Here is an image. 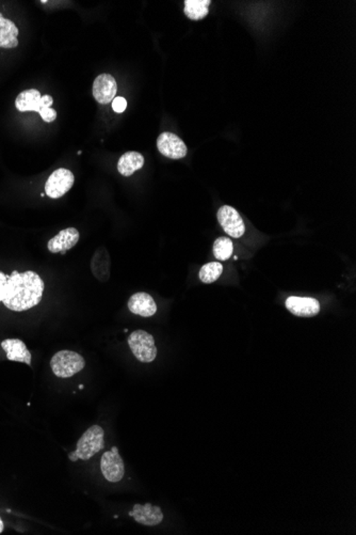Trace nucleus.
Returning <instances> with one entry per match:
<instances>
[{"mask_svg":"<svg viewBox=\"0 0 356 535\" xmlns=\"http://www.w3.org/2000/svg\"><path fill=\"white\" fill-rule=\"evenodd\" d=\"M129 516H132L138 524L148 527L157 526L163 520V513L160 508L151 503L134 505Z\"/></svg>","mask_w":356,"mask_h":535,"instance_id":"9b49d317","label":"nucleus"},{"mask_svg":"<svg viewBox=\"0 0 356 535\" xmlns=\"http://www.w3.org/2000/svg\"><path fill=\"white\" fill-rule=\"evenodd\" d=\"M101 469L103 478L108 482H120L124 478L125 465L117 447H113L111 451H107L103 454L101 460Z\"/></svg>","mask_w":356,"mask_h":535,"instance_id":"0eeeda50","label":"nucleus"},{"mask_svg":"<svg viewBox=\"0 0 356 535\" xmlns=\"http://www.w3.org/2000/svg\"><path fill=\"white\" fill-rule=\"evenodd\" d=\"M223 273V266L220 262H209L203 265L198 277L203 283H212L220 278Z\"/></svg>","mask_w":356,"mask_h":535,"instance_id":"aec40b11","label":"nucleus"},{"mask_svg":"<svg viewBox=\"0 0 356 535\" xmlns=\"http://www.w3.org/2000/svg\"><path fill=\"white\" fill-rule=\"evenodd\" d=\"M127 341L130 350L139 362L150 364L156 359V344L154 337L151 333L139 329L130 333Z\"/></svg>","mask_w":356,"mask_h":535,"instance_id":"20e7f679","label":"nucleus"},{"mask_svg":"<svg viewBox=\"0 0 356 535\" xmlns=\"http://www.w3.org/2000/svg\"><path fill=\"white\" fill-rule=\"evenodd\" d=\"M111 260L105 247H101L95 252L91 260V271L98 281L107 282L110 278Z\"/></svg>","mask_w":356,"mask_h":535,"instance_id":"dca6fc26","label":"nucleus"},{"mask_svg":"<svg viewBox=\"0 0 356 535\" xmlns=\"http://www.w3.org/2000/svg\"><path fill=\"white\" fill-rule=\"evenodd\" d=\"M80 232L75 228H68V229L60 231L55 238H51L49 242V252L51 254H65L68 250L73 248L80 242Z\"/></svg>","mask_w":356,"mask_h":535,"instance_id":"ddd939ff","label":"nucleus"},{"mask_svg":"<svg viewBox=\"0 0 356 535\" xmlns=\"http://www.w3.org/2000/svg\"><path fill=\"white\" fill-rule=\"evenodd\" d=\"M234 252L233 242L229 238H217L213 242V254L217 260L227 261L231 258Z\"/></svg>","mask_w":356,"mask_h":535,"instance_id":"412c9836","label":"nucleus"},{"mask_svg":"<svg viewBox=\"0 0 356 535\" xmlns=\"http://www.w3.org/2000/svg\"><path fill=\"white\" fill-rule=\"evenodd\" d=\"M39 115L41 116L43 121L46 122V123H51V122H53L57 119V111H56L55 109H51H51H43V111H41L40 113H39Z\"/></svg>","mask_w":356,"mask_h":535,"instance_id":"5701e85b","label":"nucleus"},{"mask_svg":"<svg viewBox=\"0 0 356 535\" xmlns=\"http://www.w3.org/2000/svg\"><path fill=\"white\" fill-rule=\"evenodd\" d=\"M53 104V99L51 95H41L40 91L37 89H28L23 91L18 95L15 99V106L20 113L26 111H34L40 113L45 109H51Z\"/></svg>","mask_w":356,"mask_h":535,"instance_id":"39448f33","label":"nucleus"},{"mask_svg":"<svg viewBox=\"0 0 356 535\" xmlns=\"http://www.w3.org/2000/svg\"><path fill=\"white\" fill-rule=\"evenodd\" d=\"M75 182L73 172L65 168H59L49 176L45 184V194L51 199H59L70 192Z\"/></svg>","mask_w":356,"mask_h":535,"instance_id":"423d86ee","label":"nucleus"},{"mask_svg":"<svg viewBox=\"0 0 356 535\" xmlns=\"http://www.w3.org/2000/svg\"><path fill=\"white\" fill-rule=\"evenodd\" d=\"M111 106H113V109L115 113H122L127 109V101L124 97H117L113 99Z\"/></svg>","mask_w":356,"mask_h":535,"instance_id":"4be33fe9","label":"nucleus"},{"mask_svg":"<svg viewBox=\"0 0 356 535\" xmlns=\"http://www.w3.org/2000/svg\"><path fill=\"white\" fill-rule=\"evenodd\" d=\"M18 26L12 20L4 18L0 13V47L1 49H15L18 45Z\"/></svg>","mask_w":356,"mask_h":535,"instance_id":"f3484780","label":"nucleus"},{"mask_svg":"<svg viewBox=\"0 0 356 535\" xmlns=\"http://www.w3.org/2000/svg\"><path fill=\"white\" fill-rule=\"evenodd\" d=\"M144 166V155L132 151V152L125 153V154L120 157L119 163H117V170H119L120 174H122V176H130L134 172L140 170Z\"/></svg>","mask_w":356,"mask_h":535,"instance_id":"a211bd4d","label":"nucleus"},{"mask_svg":"<svg viewBox=\"0 0 356 535\" xmlns=\"http://www.w3.org/2000/svg\"><path fill=\"white\" fill-rule=\"evenodd\" d=\"M43 293L44 282L35 271H13L11 275H6L0 271V302L9 310L23 312L38 306Z\"/></svg>","mask_w":356,"mask_h":535,"instance_id":"f257e3e1","label":"nucleus"},{"mask_svg":"<svg viewBox=\"0 0 356 535\" xmlns=\"http://www.w3.org/2000/svg\"><path fill=\"white\" fill-rule=\"evenodd\" d=\"M210 0H186L185 14L192 20H200L208 16Z\"/></svg>","mask_w":356,"mask_h":535,"instance_id":"6ab92c4d","label":"nucleus"},{"mask_svg":"<svg viewBox=\"0 0 356 535\" xmlns=\"http://www.w3.org/2000/svg\"><path fill=\"white\" fill-rule=\"evenodd\" d=\"M128 309L134 314L142 317H151L157 312V305L150 294L136 293L128 300Z\"/></svg>","mask_w":356,"mask_h":535,"instance_id":"4468645a","label":"nucleus"},{"mask_svg":"<svg viewBox=\"0 0 356 535\" xmlns=\"http://www.w3.org/2000/svg\"><path fill=\"white\" fill-rule=\"evenodd\" d=\"M1 348L7 354V359L10 362H23L31 364V352L27 348L26 344L20 339H6L1 342Z\"/></svg>","mask_w":356,"mask_h":535,"instance_id":"2eb2a0df","label":"nucleus"},{"mask_svg":"<svg viewBox=\"0 0 356 535\" xmlns=\"http://www.w3.org/2000/svg\"><path fill=\"white\" fill-rule=\"evenodd\" d=\"M286 308L289 312L300 317H312L320 312L318 300L310 297L291 296L287 298Z\"/></svg>","mask_w":356,"mask_h":535,"instance_id":"f8f14e48","label":"nucleus"},{"mask_svg":"<svg viewBox=\"0 0 356 535\" xmlns=\"http://www.w3.org/2000/svg\"><path fill=\"white\" fill-rule=\"evenodd\" d=\"M45 195H46V194H45V192H42V194H41V197H44Z\"/></svg>","mask_w":356,"mask_h":535,"instance_id":"393cba45","label":"nucleus"},{"mask_svg":"<svg viewBox=\"0 0 356 535\" xmlns=\"http://www.w3.org/2000/svg\"><path fill=\"white\" fill-rule=\"evenodd\" d=\"M51 371L59 379H70L84 370V357L72 350H60L51 360Z\"/></svg>","mask_w":356,"mask_h":535,"instance_id":"7ed1b4c3","label":"nucleus"},{"mask_svg":"<svg viewBox=\"0 0 356 535\" xmlns=\"http://www.w3.org/2000/svg\"><path fill=\"white\" fill-rule=\"evenodd\" d=\"M103 427L99 425H93L82 434L77 443L75 451L68 454V460L70 462H77L78 460H89L91 457L98 453L105 447L103 441Z\"/></svg>","mask_w":356,"mask_h":535,"instance_id":"f03ea898","label":"nucleus"},{"mask_svg":"<svg viewBox=\"0 0 356 535\" xmlns=\"http://www.w3.org/2000/svg\"><path fill=\"white\" fill-rule=\"evenodd\" d=\"M157 148L163 156L171 159H181L186 157L188 148L185 142L177 135L165 132L157 139Z\"/></svg>","mask_w":356,"mask_h":535,"instance_id":"6e6552de","label":"nucleus"},{"mask_svg":"<svg viewBox=\"0 0 356 535\" xmlns=\"http://www.w3.org/2000/svg\"><path fill=\"white\" fill-rule=\"evenodd\" d=\"M117 85L110 74H101L93 82V97L101 105L113 103L117 97Z\"/></svg>","mask_w":356,"mask_h":535,"instance_id":"9d476101","label":"nucleus"},{"mask_svg":"<svg viewBox=\"0 0 356 535\" xmlns=\"http://www.w3.org/2000/svg\"><path fill=\"white\" fill-rule=\"evenodd\" d=\"M4 528H5V527H4L3 519H1V518H0V533L3 532Z\"/></svg>","mask_w":356,"mask_h":535,"instance_id":"b1692460","label":"nucleus"},{"mask_svg":"<svg viewBox=\"0 0 356 535\" xmlns=\"http://www.w3.org/2000/svg\"><path fill=\"white\" fill-rule=\"evenodd\" d=\"M219 223L224 230L225 233L234 238H239L246 232V226L239 213L234 207L223 205L218 211Z\"/></svg>","mask_w":356,"mask_h":535,"instance_id":"1a4fd4ad","label":"nucleus"}]
</instances>
